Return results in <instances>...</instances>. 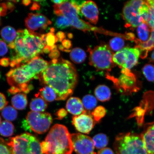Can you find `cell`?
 Segmentation results:
<instances>
[{"label":"cell","instance_id":"1","mask_svg":"<svg viewBox=\"0 0 154 154\" xmlns=\"http://www.w3.org/2000/svg\"><path fill=\"white\" fill-rule=\"evenodd\" d=\"M39 78L54 90L57 100H64L72 95L78 82V75L74 65L62 58L52 60Z\"/></svg>","mask_w":154,"mask_h":154},{"label":"cell","instance_id":"2","mask_svg":"<svg viewBox=\"0 0 154 154\" xmlns=\"http://www.w3.org/2000/svg\"><path fill=\"white\" fill-rule=\"evenodd\" d=\"M48 63L42 58L37 57L11 69L7 74L8 82L11 86L9 90L10 93L15 94L23 92L28 93L32 88L29 82L34 79L39 78Z\"/></svg>","mask_w":154,"mask_h":154},{"label":"cell","instance_id":"3","mask_svg":"<svg viewBox=\"0 0 154 154\" xmlns=\"http://www.w3.org/2000/svg\"><path fill=\"white\" fill-rule=\"evenodd\" d=\"M9 47L14 49L10 65L14 67L38 57V55L43 52L45 46L41 36L25 29L17 32L16 39L13 43L9 44Z\"/></svg>","mask_w":154,"mask_h":154},{"label":"cell","instance_id":"4","mask_svg":"<svg viewBox=\"0 0 154 154\" xmlns=\"http://www.w3.org/2000/svg\"><path fill=\"white\" fill-rule=\"evenodd\" d=\"M40 144L43 154H72L73 151L70 134L61 125H54Z\"/></svg>","mask_w":154,"mask_h":154},{"label":"cell","instance_id":"5","mask_svg":"<svg viewBox=\"0 0 154 154\" xmlns=\"http://www.w3.org/2000/svg\"><path fill=\"white\" fill-rule=\"evenodd\" d=\"M81 6L76 1H66L60 5H54V11L57 16L63 15L70 20L74 27L83 32L93 31L98 33L109 34V32L100 28L92 26L85 22L79 17Z\"/></svg>","mask_w":154,"mask_h":154},{"label":"cell","instance_id":"6","mask_svg":"<svg viewBox=\"0 0 154 154\" xmlns=\"http://www.w3.org/2000/svg\"><path fill=\"white\" fill-rule=\"evenodd\" d=\"M114 148L117 154H149L141 134L133 133L118 134Z\"/></svg>","mask_w":154,"mask_h":154},{"label":"cell","instance_id":"7","mask_svg":"<svg viewBox=\"0 0 154 154\" xmlns=\"http://www.w3.org/2000/svg\"><path fill=\"white\" fill-rule=\"evenodd\" d=\"M7 143L13 154H43L41 143L36 137L29 133L10 138Z\"/></svg>","mask_w":154,"mask_h":154},{"label":"cell","instance_id":"8","mask_svg":"<svg viewBox=\"0 0 154 154\" xmlns=\"http://www.w3.org/2000/svg\"><path fill=\"white\" fill-rule=\"evenodd\" d=\"M90 52L89 63L98 70L109 71L114 66L113 53L109 46L101 44L93 49H88Z\"/></svg>","mask_w":154,"mask_h":154},{"label":"cell","instance_id":"9","mask_svg":"<svg viewBox=\"0 0 154 154\" xmlns=\"http://www.w3.org/2000/svg\"><path fill=\"white\" fill-rule=\"evenodd\" d=\"M52 122V117L49 113L31 111L28 113L22 124L25 130L41 134L47 131Z\"/></svg>","mask_w":154,"mask_h":154},{"label":"cell","instance_id":"10","mask_svg":"<svg viewBox=\"0 0 154 154\" xmlns=\"http://www.w3.org/2000/svg\"><path fill=\"white\" fill-rule=\"evenodd\" d=\"M70 137L77 154H96L93 140L90 137L78 133L70 134Z\"/></svg>","mask_w":154,"mask_h":154},{"label":"cell","instance_id":"11","mask_svg":"<svg viewBox=\"0 0 154 154\" xmlns=\"http://www.w3.org/2000/svg\"><path fill=\"white\" fill-rule=\"evenodd\" d=\"M142 1L134 0L127 2L123 9V16L129 26L136 28L142 23L144 22L140 17L138 7Z\"/></svg>","mask_w":154,"mask_h":154},{"label":"cell","instance_id":"12","mask_svg":"<svg viewBox=\"0 0 154 154\" xmlns=\"http://www.w3.org/2000/svg\"><path fill=\"white\" fill-rule=\"evenodd\" d=\"M26 26L29 31L36 33V31L44 30L51 23V21L43 14L31 13L25 20Z\"/></svg>","mask_w":154,"mask_h":154},{"label":"cell","instance_id":"13","mask_svg":"<svg viewBox=\"0 0 154 154\" xmlns=\"http://www.w3.org/2000/svg\"><path fill=\"white\" fill-rule=\"evenodd\" d=\"M72 124L78 131L88 134L93 129L95 121L91 116L86 113L76 116L73 118Z\"/></svg>","mask_w":154,"mask_h":154},{"label":"cell","instance_id":"14","mask_svg":"<svg viewBox=\"0 0 154 154\" xmlns=\"http://www.w3.org/2000/svg\"><path fill=\"white\" fill-rule=\"evenodd\" d=\"M83 16L92 23L97 24L99 20V11L96 4L91 1H86L81 5L80 11Z\"/></svg>","mask_w":154,"mask_h":154},{"label":"cell","instance_id":"15","mask_svg":"<svg viewBox=\"0 0 154 154\" xmlns=\"http://www.w3.org/2000/svg\"><path fill=\"white\" fill-rule=\"evenodd\" d=\"M123 49L124 51V63L122 69L130 70L137 64L141 52L137 47H126L123 48Z\"/></svg>","mask_w":154,"mask_h":154},{"label":"cell","instance_id":"16","mask_svg":"<svg viewBox=\"0 0 154 154\" xmlns=\"http://www.w3.org/2000/svg\"><path fill=\"white\" fill-rule=\"evenodd\" d=\"M121 74L117 80V84L122 89L133 90L136 87V79L134 75L128 69H122Z\"/></svg>","mask_w":154,"mask_h":154},{"label":"cell","instance_id":"17","mask_svg":"<svg viewBox=\"0 0 154 154\" xmlns=\"http://www.w3.org/2000/svg\"><path fill=\"white\" fill-rule=\"evenodd\" d=\"M148 153L154 154V122L146 124L140 134Z\"/></svg>","mask_w":154,"mask_h":154},{"label":"cell","instance_id":"18","mask_svg":"<svg viewBox=\"0 0 154 154\" xmlns=\"http://www.w3.org/2000/svg\"><path fill=\"white\" fill-rule=\"evenodd\" d=\"M66 107L71 114L78 116L86 112L85 110L82 102L79 98L72 97L67 101Z\"/></svg>","mask_w":154,"mask_h":154},{"label":"cell","instance_id":"19","mask_svg":"<svg viewBox=\"0 0 154 154\" xmlns=\"http://www.w3.org/2000/svg\"><path fill=\"white\" fill-rule=\"evenodd\" d=\"M35 98L30 102V107L31 110L36 112H42L48 107L47 102L41 96L36 94Z\"/></svg>","mask_w":154,"mask_h":154},{"label":"cell","instance_id":"20","mask_svg":"<svg viewBox=\"0 0 154 154\" xmlns=\"http://www.w3.org/2000/svg\"><path fill=\"white\" fill-rule=\"evenodd\" d=\"M13 107L18 110H23L26 108L28 103L26 96L23 93L15 94L11 100Z\"/></svg>","mask_w":154,"mask_h":154},{"label":"cell","instance_id":"21","mask_svg":"<svg viewBox=\"0 0 154 154\" xmlns=\"http://www.w3.org/2000/svg\"><path fill=\"white\" fill-rule=\"evenodd\" d=\"M96 98L99 100L105 102L109 100L111 97L110 90L105 85H100L96 88L94 91Z\"/></svg>","mask_w":154,"mask_h":154},{"label":"cell","instance_id":"22","mask_svg":"<svg viewBox=\"0 0 154 154\" xmlns=\"http://www.w3.org/2000/svg\"><path fill=\"white\" fill-rule=\"evenodd\" d=\"M1 35L5 42L10 44L13 43L16 39L17 32L16 31L14 28L10 26H7L2 29Z\"/></svg>","mask_w":154,"mask_h":154},{"label":"cell","instance_id":"23","mask_svg":"<svg viewBox=\"0 0 154 154\" xmlns=\"http://www.w3.org/2000/svg\"><path fill=\"white\" fill-rule=\"evenodd\" d=\"M37 95L41 96L45 101L52 102L57 100V95L52 88L47 85L40 89Z\"/></svg>","mask_w":154,"mask_h":154},{"label":"cell","instance_id":"24","mask_svg":"<svg viewBox=\"0 0 154 154\" xmlns=\"http://www.w3.org/2000/svg\"><path fill=\"white\" fill-rule=\"evenodd\" d=\"M151 29L147 23L143 22L137 27V33L140 41L144 42L147 41L150 37Z\"/></svg>","mask_w":154,"mask_h":154},{"label":"cell","instance_id":"25","mask_svg":"<svg viewBox=\"0 0 154 154\" xmlns=\"http://www.w3.org/2000/svg\"><path fill=\"white\" fill-rule=\"evenodd\" d=\"M53 32L54 31L51 30L49 33L41 35L45 46L44 47L49 48L51 49V51L57 47L55 45V44L57 43L58 40L56 36L54 34Z\"/></svg>","mask_w":154,"mask_h":154},{"label":"cell","instance_id":"26","mask_svg":"<svg viewBox=\"0 0 154 154\" xmlns=\"http://www.w3.org/2000/svg\"><path fill=\"white\" fill-rule=\"evenodd\" d=\"M85 52L80 48H76L72 49L70 53V57L73 62L80 63L83 62L86 58Z\"/></svg>","mask_w":154,"mask_h":154},{"label":"cell","instance_id":"27","mask_svg":"<svg viewBox=\"0 0 154 154\" xmlns=\"http://www.w3.org/2000/svg\"><path fill=\"white\" fill-rule=\"evenodd\" d=\"M14 127L9 121H4L0 124V134L5 137L11 136L14 133Z\"/></svg>","mask_w":154,"mask_h":154},{"label":"cell","instance_id":"28","mask_svg":"<svg viewBox=\"0 0 154 154\" xmlns=\"http://www.w3.org/2000/svg\"><path fill=\"white\" fill-rule=\"evenodd\" d=\"M94 146L97 149H102L106 147L109 143V139L105 134H100L96 135L93 139Z\"/></svg>","mask_w":154,"mask_h":154},{"label":"cell","instance_id":"29","mask_svg":"<svg viewBox=\"0 0 154 154\" xmlns=\"http://www.w3.org/2000/svg\"><path fill=\"white\" fill-rule=\"evenodd\" d=\"M2 115L5 120L10 122L16 120L18 112L14 107L11 106H7L2 110Z\"/></svg>","mask_w":154,"mask_h":154},{"label":"cell","instance_id":"30","mask_svg":"<svg viewBox=\"0 0 154 154\" xmlns=\"http://www.w3.org/2000/svg\"><path fill=\"white\" fill-rule=\"evenodd\" d=\"M109 48L113 51H118L123 49L125 46L124 40L122 38L116 36L111 38L109 42Z\"/></svg>","mask_w":154,"mask_h":154},{"label":"cell","instance_id":"31","mask_svg":"<svg viewBox=\"0 0 154 154\" xmlns=\"http://www.w3.org/2000/svg\"><path fill=\"white\" fill-rule=\"evenodd\" d=\"M82 103L86 109L91 110L95 108L97 105V101L93 95H87L83 98Z\"/></svg>","mask_w":154,"mask_h":154},{"label":"cell","instance_id":"32","mask_svg":"<svg viewBox=\"0 0 154 154\" xmlns=\"http://www.w3.org/2000/svg\"><path fill=\"white\" fill-rule=\"evenodd\" d=\"M142 73L144 77L150 82H154V65L147 64L142 68Z\"/></svg>","mask_w":154,"mask_h":154},{"label":"cell","instance_id":"33","mask_svg":"<svg viewBox=\"0 0 154 154\" xmlns=\"http://www.w3.org/2000/svg\"><path fill=\"white\" fill-rule=\"evenodd\" d=\"M55 26L58 28L63 29L72 26L69 19L64 15L59 16L56 21Z\"/></svg>","mask_w":154,"mask_h":154},{"label":"cell","instance_id":"34","mask_svg":"<svg viewBox=\"0 0 154 154\" xmlns=\"http://www.w3.org/2000/svg\"><path fill=\"white\" fill-rule=\"evenodd\" d=\"M146 2L149 8V18L147 23L152 29L154 28V1L149 0Z\"/></svg>","mask_w":154,"mask_h":154},{"label":"cell","instance_id":"35","mask_svg":"<svg viewBox=\"0 0 154 154\" xmlns=\"http://www.w3.org/2000/svg\"><path fill=\"white\" fill-rule=\"evenodd\" d=\"M106 113V110L105 108L100 106L96 108L91 115L95 122H99L101 119L105 116Z\"/></svg>","mask_w":154,"mask_h":154},{"label":"cell","instance_id":"36","mask_svg":"<svg viewBox=\"0 0 154 154\" xmlns=\"http://www.w3.org/2000/svg\"><path fill=\"white\" fill-rule=\"evenodd\" d=\"M0 154H13L11 148L7 142L0 137Z\"/></svg>","mask_w":154,"mask_h":154},{"label":"cell","instance_id":"37","mask_svg":"<svg viewBox=\"0 0 154 154\" xmlns=\"http://www.w3.org/2000/svg\"><path fill=\"white\" fill-rule=\"evenodd\" d=\"M8 49L5 42L0 40V56L5 55L8 52Z\"/></svg>","mask_w":154,"mask_h":154},{"label":"cell","instance_id":"38","mask_svg":"<svg viewBox=\"0 0 154 154\" xmlns=\"http://www.w3.org/2000/svg\"><path fill=\"white\" fill-rule=\"evenodd\" d=\"M8 103L5 96L0 92V111L2 110Z\"/></svg>","mask_w":154,"mask_h":154},{"label":"cell","instance_id":"39","mask_svg":"<svg viewBox=\"0 0 154 154\" xmlns=\"http://www.w3.org/2000/svg\"><path fill=\"white\" fill-rule=\"evenodd\" d=\"M67 115V112L64 109H61L58 111L56 115L57 117V119L61 120L64 117H66Z\"/></svg>","mask_w":154,"mask_h":154},{"label":"cell","instance_id":"40","mask_svg":"<svg viewBox=\"0 0 154 154\" xmlns=\"http://www.w3.org/2000/svg\"><path fill=\"white\" fill-rule=\"evenodd\" d=\"M60 55V53L58 51H57V47L55 48L54 49L52 50L51 51V53L50 54L49 56L51 59L53 60L57 59V57H59Z\"/></svg>","mask_w":154,"mask_h":154},{"label":"cell","instance_id":"41","mask_svg":"<svg viewBox=\"0 0 154 154\" xmlns=\"http://www.w3.org/2000/svg\"><path fill=\"white\" fill-rule=\"evenodd\" d=\"M97 154H114L112 150L109 148H105L100 150Z\"/></svg>","mask_w":154,"mask_h":154},{"label":"cell","instance_id":"42","mask_svg":"<svg viewBox=\"0 0 154 154\" xmlns=\"http://www.w3.org/2000/svg\"><path fill=\"white\" fill-rule=\"evenodd\" d=\"M147 41L151 45L154 46V28L152 29L151 34Z\"/></svg>","mask_w":154,"mask_h":154},{"label":"cell","instance_id":"43","mask_svg":"<svg viewBox=\"0 0 154 154\" xmlns=\"http://www.w3.org/2000/svg\"><path fill=\"white\" fill-rule=\"evenodd\" d=\"M7 8L5 4H0V17L2 15L5 14V13L6 12Z\"/></svg>","mask_w":154,"mask_h":154},{"label":"cell","instance_id":"44","mask_svg":"<svg viewBox=\"0 0 154 154\" xmlns=\"http://www.w3.org/2000/svg\"><path fill=\"white\" fill-rule=\"evenodd\" d=\"M72 46V43L70 40H64L63 42V47L66 49H69Z\"/></svg>","mask_w":154,"mask_h":154},{"label":"cell","instance_id":"45","mask_svg":"<svg viewBox=\"0 0 154 154\" xmlns=\"http://www.w3.org/2000/svg\"><path fill=\"white\" fill-rule=\"evenodd\" d=\"M9 64V60L8 58H3L0 61V64L4 66H7Z\"/></svg>","mask_w":154,"mask_h":154},{"label":"cell","instance_id":"46","mask_svg":"<svg viewBox=\"0 0 154 154\" xmlns=\"http://www.w3.org/2000/svg\"><path fill=\"white\" fill-rule=\"evenodd\" d=\"M56 36L58 40H59L60 41H62L65 37V34L61 32H58Z\"/></svg>","mask_w":154,"mask_h":154},{"label":"cell","instance_id":"47","mask_svg":"<svg viewBox=\"0 0 154 154\" xmlns=\"http://www.w3.org/2000/svg\"><path fill=\"white\" fill-rule=\"evenodd\" d=\"M66 1H63V0H57V1H52V2L55 4V5H60L61 4L64 2Z\"/></svg>","mask_w":154,"mask_h":154},{"label":"cell","instance_id":"48","mask_svg":"<svg viewBox=\"0 0 154 154\" xmlns=\"http://www.w3.org/2000/svg\"><path fill=\"white\" fill-rule=\"evenodd\" d=\"M40 8L39 5H38L37 3H34L32 8V9L35 10L39 9Z\"/></svg>","mask_w":154,"mask_h":154},{"label":"cell","instance_id":"49","mask_svg":"<svg viewBox=\"0 0 154 154\" xmlns=\"http://www.w3.org/2000/svg\"><path fill=\"white\" fill-rule=\"evenodd\" d=\"M150 61L151 62H154V50L152 53L151 57L150 58Z\"/></svg>","mask_w":154,"mask_h":154},{"label":"cell","instance_id":"50","mask_svg":"<svg viewBox=\"0 0 154 154\" xmlns=\"http://www.w3.org/2000/svg\"><path fill=\"white\" fill-rule=\"evenodd\" d=\"M31 1H25L23 2V4L26 5H28L30 3Z\"/></svg>","mask_w":154,"mask_h":154},{"label":"cell","instance_id":"51","mask_svg":"<svg viewBox=\"0 0 154 154\" xmlns=\"http://www.w3.org/2000/svg\"><path fill=\"white\" fill-rule=\"evenodd\" d=\"M1 116H0V124H1Z\"/></svg>","mask_w":154,"mask_h":154}]
</instances>
